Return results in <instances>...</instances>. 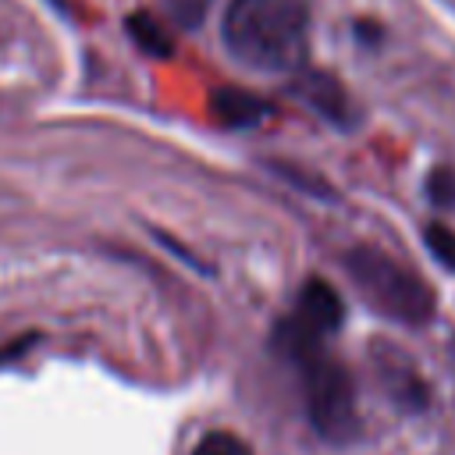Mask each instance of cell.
<instances>
[{
  "label": "cell",
  "mask_w": 455,
  "mask_h": 455,
  "mask_svg": "<svg viewBox=\"0 0 455 455\" xmlns=\"http://www.w3.org/2000/svg\"><path fill=\"white\" fill-rule=\"evenodd\" d=\"M309 0H228L220 43L252 71L299 75L309 57Z\"/></svg>",
  "instance_id": "obj_1"
},
{
  "label": "cell",
  "mask_w": 455,
  "mask_h": 455,
  "mask_svg": "<svg viewBox=\"0 0 455 455\" xmlns=\"http://www.w3.org/2000/svg\"><path fill=\"white\" fill-rule=\"evenodd\" d=\"M341 267H345L348 281L355 284V291L363 295V302L370 309H377L380 316L409 323V327H419L434 316L430 284L416 270L398 263L395 256H387L373 245H355L341 256Z\"/></svg>",
  "instance_id": "obj_2"
},
{
  "label": "cell",
  "mask_w": 455,
  "mask_h": 455,
  "mask_svg": "<svg viewBox=\"0 0 455 455\" xmlns=\"http://www.w3.org/2000/svg\"><path fill=\"white\" fill-rule=\"evenodd\" d=\"M295 366L302 373V395L313 430L334 444L352 441L359 434V416H355V387L348 370L334 355H327V348Z\"/></svg>",
  "instance_id": "obj_3"
},
{
  "label": "cell",
  "mask_w": 455,
  "mask_h": 455,
  "mask_svg": "<svg viewBox=\"0 0 455 455\" xmlns=\"http://www.w3.org/2000/svg\"><path fill=\"white\" fill-rule=\"evenodd\" d=\"M288 89H291V96L302 107H309L331 128L352 132L359 124V107H355V100L348 96V89L341 85L338 75L320 71V68H302L299 75H291V85Z\"/></svg>",
  "instance_id": "obj_4"
},
{
  "label": "cell",
  "mask_w": 455,
  "mask_h": 455,
  "mask_svg": "<svg viewBox=\"0 0 455 455\" xmlns=\"http://www.w3.org/2000/svg\"><path fill=\"white\" fill-rule=\"evenodd\" d=\"M288 316H291L299 327H306V331H313V334H320V338H331V334L341 327V320H345V302H341V295L334 291V284H327L323 277H309V281L299 288L295 306H291Z\"/></svg>",
  "instance_id": "obj_5"
},
{
  "label": "cell",
  "mask_w": 455,
  "mask_h": 455,
  "mask_svg": "<svg viewBox=\"0 0 455 455\" xmlns=\"http://www.w3.org/2000/svg\"><path fill=\"white\" fill-rule=\"evenodd\" d=\"M210 110H213V117H217L224 128L245 132V128L263 124V121L274 114V103L263 100V96L252 92V89L220 85V89H213V96H210Z\"/></svg>",
  "instance_id": "obj_6"
},
{
  "label": "cell",
  "mask_w": 455,
  "mask_h": 455,
  "mask_svg": "<svg viewBox=\"0 0 455 455\" xmlns=\"http://www.w3.org/2000/svg\"><path fill=\"white\" fill-rule=\"evenodd\" d=\"M124 32H128V39H132L142 53H149V57H156V60H164V57L174 53L171 28H167L160 18H153L149 11H132V14L124 18Z\"/></svg>",
  "instance_id": "obj_7"
},
{
  "label": "cell",
  "mask_w": 455,
  "mask_h": 455,
  "mask_svg": "<svg viewBox=\"0 0 455 455\" xmlns=\"http://www.w3.org/2000/svg\"><path fill=\"white\" fill-rule=\"evenodd\" d=\"M423 245L430 249V256H434L441 267H448V270L455 274V228H448V224H441V220H430V224L423 228Z\"/></svg>",
  "instance_id": "obj_8"
},
{
  "label": "cell",
  "mask_w": 455,
  "mask_h": 455,
  "mask_svg": "<svg viewBox=\"0 0 455 455\" xmlns=\"http://www.w3.org/2000/svg\"><path fill=\"white\" fill-rule=\"evenodd\" d=\"M210 7H213V0H164V14H167V21H174L181 32L199 28V25L206 21Z\"/></svg>",
  "instance_id": "obj_9"
},
{
  "label": "cell",
  "mask_w": 455,
  "mask_h": 455,
  "mask_svg": "<svg viewBox=\"0 0 455 455\" xmlns=\"http://www.w3.org/2000/svg\"><path fill=\"white\" fill-rule=\"evenodd\" d=\"M192 455H252L249 444L231 434V430H210L199 437V444L192 448Z\"/></svg>",
  "instance_id": "obj_10"
},
{
  "label": "cell",
  "mask_w": 455,
  "mask_h": 455,
  "mask_svg": "<svg viewBox=\"0 0 455 455\" xmlns=\"http://www.w3.org/2000/svg\"><path fill=\"white\" fill-rule=\"evenodd\" d=\"M423 192L434 206L441 210H455V171L451 167H434L423 181Z\"/></svg>",
  "instance_id": "obj_11"
},
{
  "label": "cell",
  "mask_w": 455,
  "mask_h": 455,
  "mask_svg": "<svg viewBox=\"0 0 455 455\" xmlns=\"http://www.w3.org/2000/svg\"><path fill=\"white\" fill-rule=\"evenodd\" d=\"M32 345H36V338H18L14 345L0 348V366H4V363H11V359H18V355H21L25 348H32Z\"/></svg>",
  "instance_id": "obj_12"
},
{
  "label": "cell",
  "mask_w": 455,
  "mask_h": 455,
  "mask_svg": "<svg viewBox=\"0 0 455 455\" xmlns=\"http://www.w3.org/2000/svg\"><path fill=\"white\" fill-rule=\"evenodd\" d=\"M355 39H363V43H380V39H384V32H380V25L355 21Z\"/></svg>",
  "instance_id": "obj_13"
},
{
  "label": "cell",
  "mask_w": 455,
  "mask_h": 455,
  "mask_svg": "<svg viewBox=\"0 0 455 455\" xmlns=\"http://www.w3.org/2000/svg\"><path fill=\"white\" fill-rule=\"evenodd\" d=\"M50 4H53L57 11H64V14H68V7H64V0H50Z\"/></svg>",
  "instance_id": "obj_14"
}]
</instances>
